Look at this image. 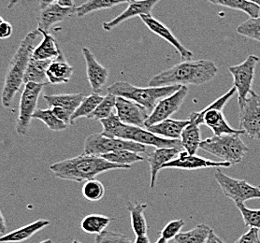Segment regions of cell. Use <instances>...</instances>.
Listing matches in <instances>:
<instances>
[{"label":"cell","instance_id":"obj_1","mask_svg":"<svg viewBox=\"0 0 260 243\" xmlns=\"http://www.w3.org/2000/svg\"><path fill=\"white\" fill-rule=\"evenodd\" d=\"M217 72V65L211 60L184 61L154 75L148 85L150 87L202 85L212 81Z\"/></svg>","mask_w":260,"mask_h":243},{"label":"cell","instance_id":"obj_2","mask_svg":"<svg viewBox=\"0 0 260 243\" xmlns=\"http://www.w3.org/2000/svg\"><path fill=\"white\" fill-rule=\"evenodd\" d=\"M129 168L131 166L113 164L101 156L86 154L60 161L50 166V170L56 178L76 183H85L109 170Z\"/></svg>","mask_w":260,"mask_h":243},{"label":"cell","instance_id":"obj_3","mask_svg":"<svg viewBox=\"0 0 260 243\" xmlns=\"http://www.w3.org/2000/svg\"><path fill=\"white\" fill-rule=\"evenodd\" d=\"M41 36L42 33L38 29L29 32L20 43L16 53L10 62L1 95L3 107L6 109L11 107L14 96L24 83V73L33 57L37 41Z\"/></svg>","mask_w":260,"mask_h":243},{"label":"cell","instance_id":"obj_4","mask_svg":"<svg viewBox=\"0 0 260 243\" xmlns=\"http://www.w3.org/2000/svg\"><path fill=\"white\" fill-rule=\"evenodd\" d=\"M181 88L180 85H171L163 87H138L126 82H116L107 88L108 94L121 96L126 99L135 101L149 112H153L162 98L174 94Z\"/></svg>","mask_w":260,"mask_h":243},{"label":"cell","instance_id":"obj_5","mask_svg":"<svg viewBox=\"0 0 260 243\" xmlns=\"http://www.w3.org/2000/svg\"><path fill=\"white\" fill-rule=\"evenodd\" d=\"M236 92V88L233 86L225 95L213 101V103L204 108L200 113H191L189 120L195 122L197 125H207L209 128L212 129L214 136H222L225 134H245L243 130H236L231 127L222 112V109L226 104V102L231 99Z\"/></svg>","mask_w":260,"mask_h":243},{"label":"cell","instance_id":"obj_6","mask_svg":"<svg viewBox=\"0 0 260 243\" xmlns=\"http://www.w3.org/2000/svg\"><path fill=\"white\" fill-rule=\"evenodd\" d=\"M200 148L220 159L235 165L243 160L249 148L239 134L213 136L202 141Z\"/></svg>","mask_w":260,"mask_h":243},{"label":"cell","instance_id":"obj_7","mask_svg":"<svg viewBox=\"0 0 260 243\" xmlns=\"http://www.w3.org/2000/svg\"><path fill=\"white\" fill-rule=\"evenodd\" d=\"M113 137L122 138L141 143L145 146H154L156 149L174 148L183 152V143L181 140H171L157 136L154 133L143 129L142 127L125 125L121 123L113 133Z\"/></svg>","mask_w":260,"mask_h":243},{"label":"cell","instance_id":"obj_8","mask_svg":"<svg viewBox=\"0 0 260 243\" xmlns=\"http://www.w3.org/2000/svg\"><path fill=\"white\" fill-rule=\"evenodd\" d=\"M83 154L102 156L116 151H131L137 154L145 153L146 146L141 143L117 137H107L102 134H92L85 138Z\"/></svg>","mask_w":260,"mask_h":243},{"label":"cell","instance_id":"obj_9","mask_svg":"<svg viewBox=\"0 0 260 243\" xmlns=\"http://www.w3.org/2000/svg\"><path fill=\"white\" fill-rule=\"evenodd\" d=\"M46 83H28L24 85L19 104L16 132L20 136H26L29 130L30 123L37 109L39 97Z\"/></svg>","mask_w":260,"mask_h":243},{"label":"cell","instance_id":"obj_10","mask_svg":"<svg viewBox=\"0 0 260 243\" xmlns=\"http://www.w3.org/2000/svg\"><path fill=\"white\" fill-rule=\"evenodd\" d=\"M214 178L224 195L232 199L235 204H244L250 199L260 198V187L253 186L244 180L231 178L221 171L220 167L216 168Z\"/></svg>","mask_w":260,"mask_h":243},{"label":"cell","instance_id":"obj_11","mask_svg":"<svg viewBox=\"0 0 260 243\" xmlns=\"http://www.w3.org/2000/svg\"><path fill=\"white\" fill-rule=\"evenodd\" d=\"M240 129L250 137L260 140V96L251 91L243 100H238Z\"/></svg>","mask_w":260,"mask_h":243},{"label":"cell","instance_id":"obj_12","mask_svg":"<svg viewBox=\"0 0 260 243\" xmlns=\"http://www.w3.org/2000/svg\"><path fill=\"white\" fill-rule=\"evenodd\" d=\"M259 62V57L251 54L240 65L230 66L229 71L234 78V87L238 93V100H243L252 91L255 66Z\"/></svg>","mask_w":260,"mask_h":243},{"label":"cell","instance_id":"obj_13","mask_svg":"<svg viewBox=\"0 0 260 243\" xmlns=\"http://www.w3.org/2000/svg\"><path fill=\"white\" fill-rule=\"evenodd\" d=\"M188 95V87L183 85L174 94L162 98L155 106L154 111L150 113L147 121L145 123V127L147 128L151 125H156L160 122H163L167 119L177 113L183 101Z\"/></svg>","mask_w":260,"mask_h":243},{"label":"cell","instance_id":"obj_14","mask_svg":"<svg viewBox=\"0 0 260 243\" xmlns=\"http://www.w3.org/2000/svg\"><path fill=\"white\" fill-rule=\"evenodd\" d=\"M115 109L122 123L138 127H145V123L150 114L147 109L142 105L135 101L117 96Z\"/></svg>","mask_w":260,"mask_h":243},{"label":"cell","instance_id":"obj_15","mask_svg":"<svg viewBox=\"0 0 260 243\" xmlns=\"http://www.w3.org/2000/svg\"><path fill=\"white\" fill-rule=\"evenodd\" d=\"M140 18L142 20V23L147 26L148 29L152 31L155 35L162 38L163 40H165L166 42H169L172 46L175 48V50L181 55L182 59L185 61H190L192 59L194 54L183 46L177 38L173 35L172 31L168 28L166 24L161 23L152 15H142L140 16Z\"/></svg>","mask_w":260,"mask_h":243},{"label":"cell","instance_id":"obj_16","mask_svg":"<svg viewBox=\"0 0 260 243\" xmlns=\"http://www.w3.org/2000/svg\"><path fill=\"white\" fill-rule=\"evenodd\" d=\"M160 1L161 0H134L130 2L126 10L120 13L118 16H116L115 18L109 22L103 23L102 27L105 31H112L120 24L133 17H140L142 15H151V12L154 6L157 3H159Z\"/></svg>","mask_w":260,"mask_h":243},{"label":"cell","instance_id":"obj_17","mask_svg":"<svg viewBox=\"0 0 260 243\" xmlns=\"http://www.w3.org/2000/svg\"><path fill=\"white\" fill-rule=\"evenodd\" d=\"M229 162H216L203 158L198 155H191L187 152H181L176 159L171 161L163 166V168H178L184 170H196L208 167H230Z\"/></svg>","mask_w":260,"mask_h":243},{"label":"cell","instance_id":"obj_18","mask_svg":"<svg viewBox=\"0 0 260 243\" xmlns=\"http://www.w3.org/2000/svg\"><path fill=\"white\" fill-rule=\"evenodd\" d=\"M82 53L86 63V74L90 87L94 93L100 94L108 81L109 71L100 64L88 48H82Z\"/></svg>","mask_w":260,"mask_h":243},{"label":"cell","instance_id":"obj_19","mask_svg":"<svg viewBox=\"0 0 260 243\" xmlns=\"http://www.w3.org/2000/svg\"><path fill=\"white\" fill-rule=\"evenodd\" d=\"M72 13H75V7L67 8L61 6L58 3H54L51 6L41 10L38 19V29L49 32L52 26L63 22L65 19L70 17Z\"/></svg>","mask_w":260,"mask_h":243},{"label":"cell","instance_id":"obj_20","mask_svg":"<svg viewBox=\"0 0 260 243\" xmlns=\"http://www.w3.org/2000/svg\"><path fill=\"white\" fill-rule=\"evenodd\" d=\"M181 151L174 148L155 149L154 152L148 155V163L151 168V188H154L157 175L163 166L176 159Z\"/></svg>","mask_w":260,"mask_h":243},{"label":"cell","instance_id":"obj_21","mask_svg":"<svg viewBox=\"0 0 260 243\" xmlns=\"http://www.w3.org/2000/svg\"><path fill=\"white\" fill-rule=\"evenodd\" d=\"M188 120H173L167 119L163 122H160L156 125H151L146 129L157 136L171 138V140H181L183 131L189 125Z\"/></svg>","mask_w":260,"mask_h":243},{"label":"cell","instance_id":"obj_22","mask_svg":"<svg viewBox=\"0 0 260 243\" xmlns=\"http://www.w3.org/2000/svg\"><path fill=\"white\" fill-rule=\"evenodd\" d=\"M50 221L48 220H38L34 223L23 226L19 229L6 234L0 237V241L2 243H20L29 239L33 237L36 233L41 231L50 225Z\"/></svg>","mask_w":260,"mask_h":243},{"label":"cell","instance_id":"obj_23","mask_svg":"<svg viewBox=\"0 0 260 243\" xmlns=\"http://www.w3.org/2000/svg\"><path fill=\"white\" fill-rule=\"evenodd\" d=\"M85 96L78 93V94H60V95H44L43 98L46 101L48 107L50 109L52 108H60L62 110L66 111L67 113H70L71 116L75 111L77 110L78 107L81 105L83 102V98Z\"/></svg>","mask_w":260,"mask_h":243},{"label":"cell","instance_id":"obj_24","mask_svg":"<svg viewBox=\"0 0 260 243\" xmlns=\"http://www.w3.org/2000/svg\"><path fill=\"white\" fill-rule=\"evenodd\" d=\"M48 81L52 84L68 83L73 74V67L65 60L63 54L53 60L47 70Z\"/></svg>","mask_w":260,"mask_h":243},{"label":"cell","instance_id":"obj_25","mask_svg":"<svg viewBox=\"0 0 260 243\" xmlns=\"http://www.w3.org/2000/svg\"><path fill=\"white\" fill-rule=\"evenodd\" d=\"M39 30V29H38ZM43 36L42 42L36 47L33 53V58L37 60H54L62 54L55 39L49 32L41 31Z\"/></svg>","mask_w":260,"mask_h":243},{"label":"cell","instance_id":"obj_26","mask_svg":"<svg viewBox=\"0 0 260 243\" xmlns=\"http://www.w3.org/2000/svg\"><path fill=\"white\" fill-rule=\"evenodd\" d=\"M52 61L53 60H37L32 57L24 73V84L28 83H50L46 72Z\"/></svg>","mask_w":260,"mask_h":243},{"label":"cell","instance_id":"obj_27","mask_svg":"<svg viewBox=\"0 0 260 243\" xmlns=\"http://www.w3.org/2000/svg\"><path fill=\"white\" fill-rule=\"evenodd\" d=\"M132 1L134 0H87L82 5L75 8V13L78 18H83L89 13L108 10L123 3L129 4Z\"/></svg>","mask_w":260,"mask_h":243},{"label":"cell","instance_id":"obj_28","mask_svg":"<svg viewBox=\"0 0 260 243\" xmlns=\"http://www.w3.org/2000/svg\"><path fill=\"white\" fill-rule=\"evenodd\" d=\"M147 207V204L141 203H128L127 210L129 211L131 217V225L134 234L138 236L147 235L148 225L145 216L144 210Z\"/></svg>","mask_w":260,"mask_h":243},{"label":"cell","instance_id":"obj_29","mask_svg":"<svg viewBox=\"0 0 260 243\" xmlns=\"http://www.w3.org/2000/svg\"><path fill=\"white\" fill-rule=\"evenodd\" d=\"M189 121V125L183 129L181 142L183 143L185 152H187L191 155H195L197 151L201 146V129L200 125H197L195 122L191 120Z\"/></svg>","mask_w":260,"mask_h":243},{"label":"cell","instance_id":"obj_30","mask_svg":"<svg viewBox=\"0 0 260 243\" xmlns=\"http://www.w3.org/2000/svg\"><path fill=\"white\" fill-rule=\"evenodd\" d=\"M113 221V218L101 214H89L81 223L83 231L92 235H100L105 231V228Z\"/></svg>","mask_w":260,"mask_h":243},{"label":"cell","instance_id":"obj_31","mask_svg":"<svg viewBox=\"0 0 260 243\" xmlns=\"http://www.w3.org/2000/svg\"><path fill=\"white\" fill-rule=\"evenodd\" d=\"M212 229L206 225H198L187 232H181L174 238L176 243H206Z\"/></svg>","mask_w":260,"mask_h":243},{"label":"cell","instance_id":"obj_32","mask_svg":"<svg viewBox=\"0 0 260 243\" xmlns=\"http://www.w3.org/2000/svg\"><path fill=\"white\" fill-rule=\"evenodd\" d=\"M210 3L219 6L226 7L232 10H238L248 14L250 18L259 17L260 7L247 0H207Z\"/></svg>","mask_w":260,"mask_h":243},{"label":"cell","instance_id":"obj_33","mask_svg":"<svg viewBox=\"0 0 260 243\" xmlns=\"http://www.w3.org/2000/svg\"><path fill=\"white\" fill-rule=\"evenodd\" d=\"M103 96H101L100 94L93 93L88 96H85L83 98V102L81 105L78 107L75 113L71 116V125H74V122L79 118H87L91 113L95 111L98 106L103 100Z\"/></svg>","mask_w":260,"mask_h":243},{"label":"cell","instance_id":"obj_34","mask_svg":"<svg viewBox=\"0 0 260 243\" xmlns=\"http://www.w3.org/2000/svg\"><path fill=\"white\" fill-rule=\"evenodd\" d=\"M33 119L41 120L45 125H47V127L50 130L54 131V132L65 130L66 128L68 127V125L65 124L63 121H61L53 113L52 109H50V108L47 110L38 109L33 115Z\"/></svg>","mask_w":260,"mask_h":243},{"label":"cell","instance_id":"obj_35","mask_svg":"<svg viewBox=\"0 0 260 243\" xmlns=\"http://www.w3.org/2000/svg\"><path fill=\"white\" fill-rule=\"evenodd\" d=\"M101 157L113 164L124 165V166H131L132 164L141 162L144 159L142 156L139 155V154L131 151H116L113 153L103 154Z\"/></svg>","mask_w":260,"mask_h":243},{"label":"cell","instance_id":"obj_36","mask_svg":"<svg viewBox=\"0 0 260 243\" xmlns=\"http://www.w3.org/2000/svg\"><path fill=\"white\" fill-rule=\"evenodd\" d=\"M116 98H117V96L108 94L106 96H104L101 104L98 106L93 113L89 115L87 118L95 120V121H100V122L103 119L108 118L110 115L113 114V109H115Z\"/></svg>","mask_w":260,"mask_h":243},{"label":"cell","instance_id":"obj_37","mask_svg":"<svg viewBox=\"0 0 260 243\" xmlns=\"http://www.w3.org/2000/svg\"><path fill=\"white\" fill-rule=\"evenodd\" d=\"M82 192L88 201H99L105 195V187L100 181L92 179L84 183Z\"/></svg>","mask_w":260,"mask_h":243},{"label":"cell","instance_id":"obj_38","mask_svg":"<svg viewBox=\"0 0 260 243\" xmlns=\"http://www.w3.org/2000/svg\"><path fill=\"white\" fill-rule=\"evenodd\" d=\"M237 33L260 42V17L250 18L237 27Z\"/></svg>","mask_w":260,"mask_h":243},{"label":"cell","instance_id":"obj_39","mask_svg":"<svg viewBox=\"0 0 260 243\" xmlns=\"http://www.w3.org/2000/svg\"><path fill=\"white\" fill-rule=\"evenodd\" d=\"M236 206L243 216L245 226L260 229V210H251L244 204H236Z\"/></svg>","mask_w":260,"mask_h":243},{"label":"cell","instance_id":"obj_40","mask_svg":"<svg viewBox=\"0 0 260 243\" xmlns=\"http://www.w3.org/2000/svg\"><path fill=\"white\" fill-rule=\"evenodd\" d=\"M184 225H185V221L183 219L171 221L168 225L164 226V228L160 232V235L166 239L171 240L172 238H175L178 234L181 233V230Z\"/></svg>","mask_w":260,"mask_h":243},{"label":"cell","instance_id":"obj_41","mask_svg":"<svg viewBox=\"0 0 260 243\" xmlns=\"http://www.w3.org/2000/svg\"><path fill=\"white\" fill-rule=\"evenodd\" d=\"M95 243H134L125 235L112 231L102 232L95 236Z\"/></svg>","mask_w":260,"mask_h":243},{"label":"cell","instance_id":"obj_42","mask_svg":"<svg viewBox=\"0 0 260 243\" xmlns=\"http://www.w3.org/2000/svg\"><path fill=\"white\" fill-rule=\"evenodd\" d=\"M121 120L119 119L117 114L113 113L112 115H110L108 118L101 120V124L103 126V131H102V135L107 136V137H112L113 138V133L115 129L117 128L120 124H121Z\"/></svg>","mask_w":260,"mask_h":243},{"label":"cell","instance_id":"obj_43","mask_svg":"<svg viewBox=\"0 0 260 243\" xmlns=\"http://www.w3.org/2000/svg\"><path fill=\"white\" fill-rule=\"evenodd\" d=\"M235 243H260L259 229L250 228L242 237H239Z\"/></svg>","mask_w":260,"mask_h":243},{"label":"cell","instance_id":"obj_44","mask_svg":"<svg viewBox=\"0 0 260 243\" xmlns=\"http://www.w3.org/2000/svg\"><path fill=\"white\" fill-rule=\"evenodd\" d=\"M13 28L12 24L9 22L5 21L4 19L1 18V23H0V39L1 40H6L10 37H12Z\"/></svg>","mask_w":260,"mask_h":243},{"label":"cell","instance_id":"obj_45","mask_svg":"<svg viewBox=\"0 0 260 243\" xmlns=\"http://www.w3.org/2000/svg\"><path fill=\"white\" fill-rule=\"evenodd\" d=\"M206 243H225L212 230Z\"/></svg>","mask_w":260,"mask_h":243},{"label":"cell","instance_id":"obj_46","mask_svg":"<svg viewBox=\"0 0 260 243\" xmlns=\"http://www.w3.org/2000/svg\"><path fill=\"white\" fill-rule=\"evenodd\" d=\"M55 1L58 2V0H39V3H40V9L43 10L47 7L51 6L55 3Z\"/></svg>","mask_w":260,"mask_h":243},{"label":"cell","instance_id":"obj_47","mask_svg":"<svg viewBox=\"0 0 260 243\" xmlns=\"http://www.w3.org/2000/svg\"><path fill=\"white\" fill-rule=\"evenodd\" d=\"M57 3L67 8H74V0H58Z\"/></svg>","mask_w":260,"mask_h":243},{"label":"cell","instance_id":"obj_48","mask_svg":"<svg viewBox=\"0 0 260 243\" xmlns=\"http://www.w3.org/2000/svg\"><path fill=\"white\" fill-rule=\"evenodd\" d=\"M134 243H151L150 239L148 237L147 235H142V236H138L135 239Z\"/></svg>","mask_w":260,"mask_h":243},{"label":"cell","instance_id":"obj_49","mask_svg":"<svg viewBox=\"0 0 260 243\" xmlns=\"http://www.w3.org/2000/svg\"><path fill=\"white\" fill-rule=\"evenodd\" d=\"M0 216H1V226H0V232H1V235L2 236H4V235H6L5 234V230H6V226H5V219H4V216H3V214L1 213L0 214Z\"/></svg>","mask_w":260,"mask_h":243},{"label":"cell","instance_id":"obj_50","mask_svg":"<svg viewBox=\"0 0 260 243\" xmlns=\"http://www.w3.org/2000/svg\"><path fill=\"white\" fill-rule=\"evenodd\" d=\"M18 2H19V0H11L10 3H9V5H8V9H9V10H12V8L15 6Z\"/></svg>","mask_w":260,"mask_h":243},{"label":"cell","instance_id":"obj_51","mask_svg":"<svg viewBox=\"0 0 260 243\" xmlns=\"http://www.w3.org/2000/svg\"><path fill=\"white\" fill-rule=\"evenodd\" d=\"M155 243H169V240L168 239H166L164 237H160L159 239H157L156 240V242Z\"/></svg>","mask_w":260,"mask_h":243},{"label":"cell","instance_id":"obj_52","mask_svg":"<svg viewBox=\"0 0 260 243\" xmlns=\"http://www.w3.org/2000/svg\"><path fill=\"white\" fill-rule=\"evenodd\" d=\"M249 2H251V3H253V4H255V5H257V6L260 7V0H247Z\"/></svg>","mask_w":260,"mask_h":243},{"label":"cell","instance_id":"obj_53","mask_svg":"<svg viewBox=\"0 0 260 243\" xmlns=\"http://www.w3.org/2000/svg\"><path fill=\"white\" fill-rule=\"evenodd\" d=\"M40 243H53V240L52 239H45V240H43V241Z\"/></svg>","mask_w":260,"mask_h":243},{"label":"cell","instance_id":"obj_54","mask_svg":"<svg viewBox=\"0 0 260 243\" xmlns=\"http://www.w3.org/2000/svg\"><path fill=\"white\" fill-rule=\"evenodd\" d=\"M72 243H82V242H81V241H79V240H76V239H75V240H73V241H72Z\"/></svg>","mask_w":260,"mask_h":243}]
</instances>
